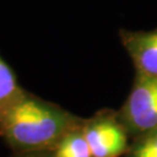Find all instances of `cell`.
I'll return each instance as SVG.
<instances>
[{
    "label": "cell",
    "mask_w": 157,
    "mask_h": 157,
    "mask_svg": "<svg viewBox=\"0 0 157 157\" xmlns=\"http://www.w3.org/2000/svg\"><path fill=\"white\" fill-rule=\"evenodd\" d=\"M83 122L84 119L26 91L0 114V136L15 154L52 152Z\"/></svg>",
    "instance_id": "6da1fadb"
},
{
    "label": "cell",
    "mask_w": 157,
    "mask_h": 157,
    "mask_svg": "<svg viewBox=\"0 0 157 157\" xmlns=\"http://www.w3.org/2000/svg\"><path fill=\"white\" fill-rule=\"evenodd\" d=\"M118 117L128 134L141 136L157 129V77L136 73Z\"/></svg>",
    "instance_id": "7a4b0ae2"
},
{
    "label": "cell",
    "mask_w": 157,
    "mask_h": 157,
    "mask_svg": "<svg viewBox=\"0 0 157 157\" xmlns=\"http://www.w3.org/2000/svg\"><path fill=\"white\" fill-rule=\"evenodd\" d=\"M83 129L92 157H120L128 151V133L118 114L99 112L85 119Z\"/></svg>",
    "instance_id": "3957f363"
},
{
    "label": "cell",
    "mask_w": 157,
    "mask_h": 157,
    "mask_svg": "<svg viewBox=\"0 0 157 157\" xmlns=\"http://www.w3.org/2000/svg\"><path fill=\"white\" fill-rule=\"evenodd\" d=\"M121 42L134 63L136 73L157 77V29L121 30Z\"/></svg>",
    "instance_id": "277c9868"
},
{
    "label": "cell",
    "mask_w": 157,
    "mask_h": 157,
    "mask_svg": "<svg viewBox=\"0 0 157 157\" xmlns=\"http://www.w3.org/2000/svg\"><path fill=\"white\" fill-rule=\"evenodd\" d=\"M83 124L84 122L63 137L52 151L54 157H92Z\"/></svg>",
    "instance_id": "5b68a950"
},
{
    "label": "cell",
    "mask_w": 157,
    "mask_h": 157,
    "mask_svg": "<svg viewBox=\"0 0 157 157\" xmlns=\"http://www.w3.org/2000/svg\"><path fill=\"white\" fill-rule=\"evenodd\" d=\"M25 92L12 67L0 56V114L21 98Z\"/></svg>",
    "instance_id": "8992f818"
},
{
    "label": "cell",
    "mask_w": 157,
    "mask_h": 157,
    "mask_svg": "<svg viewBox=\"0 0 157 157\" xmlns=\"http://www.w3.org/2000/svg\"><path fill=\"white\" fill-rule=\"evenodd\" d=\"M127 157H157V129L137 136L129 147Z\"/></svg>",
    "instance_id": "52a82bcc"
},
{
    "label": "cell",
    "mask_w": 157,
    "mask_h": 157,
    "mask_svg": "<svg viewBox=\"0 0 157 157\" xmlns=\"http://www.w3.org/2000/svg\"><path fill=\"white\" fill-rule=\"evenodd\" d=\"M12 157H54L52 152H32V154H15Z\"/></svg>",
    "instance_id": "ba28073f"
}]
</instances>
